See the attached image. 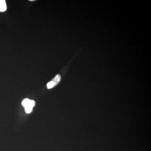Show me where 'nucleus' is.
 I'll return each instance as SVG.
<instances>
[{"instance_id": "nucleus-2", "label": "nucleus", "mask_w": 151, "mask_h": 151, "mask_svg": "<svg viewBox=\"0 0 151 151\" xmlns=\"http://www.w3.org/2000/svg\"><path fill=\"white\" fill-rule=\"evenodd\" d=\"M35 102L33 100H30L28 98H25L23 100L22 102V105L25 108H33L35 105Z\"/></svg>"}, {"instance_id": "nucleus-4", "label": "nucleus", "mask_w": 151, "mask_h": 151, "mask_svg": "<svg viewBox=\"0 0 151 151\" xmlns=\"http://www.w3.org/2000/svg\"><path fill=\"white\" fill-rule=\"evenodd\" d=\"M29 1H35V0H29Z\"/></svg>"}, {"instance_id": "nucleus-3", "label": "nucleus", "mask_w": 151, "mask_h": 151, "mask_svg": "<svg viewBox=\"0 0 151 151\" xmlns=\"http://www.w3.org/2000/svg\"><path fill=\"white\" fill-rule=\"evenodd\" d=\"M7 7L5 0H0V12H4L6 10Z\"/></svg>"}, {"instance_id": "nucleus-1", "label": "nucleus", "mask_w": 151, "mask_h": 151, "mask_svg": "<svg viewBox=\"0 0 151 151\" xmlns=\"http://www.w3.org/2000/svg\"><path fill=\"white\" fill-rule=\"evenodd\" d=\"M61 80V76L60 74H57L51 81H49L47 84V89H50L53 88L55 86H56L57 84L59 83Z\"/></svg>"}]
</instances>
